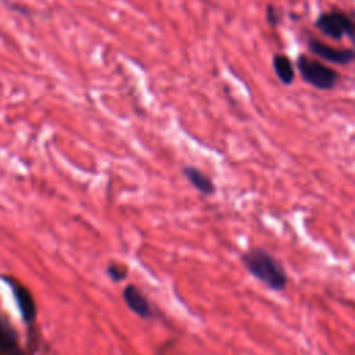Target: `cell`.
<instances>
[{"label":"cell","mask_w":355,"mask_h":355,"mask_svg":"<svg viewBox=\"0 0 355 355\" xmlns=\"http://www.w3.org/2000/svg\"><path fill=\"white\" fill-rule=\"evenodd\" d=\"M247 272L273 291H283L288 284V276L282 262L262 247H252L241 255Z\"/></svg>","instance_id":"1"},{"label":"cell","mask_w":355,"mask_h":355,"mask_svg":"<svg viewBox=\"0 0 355 355\" xmlns=\"http://www.w3.org/2000/svg\"><path fill=\"white\" fill-rule=\"evenodd\" d=\"M298 69L304 80L318 89H330L334 86L337 79L336 71L305 55L298 58Z\"/></svg>","instance_id":"2"},{"label":"cell","mask_w":355,"mask_h":355,"mask_svg":"<svg viewBox=\"0 0 355 355\" xmlns=\"http://www.w3.org/2000/svg\"><path fill=\"white\" fill-rule=\"evenodd\" d=\"M316 26L324 35L333 39H340L344 35H354L355 32L354 22L347 15L336 11L329 14H322L316 21Z\"/></svg>","instance_id":"3"},{"label":"cell","mask_w":355,"mask_h":355,"mask_svg":"<svg viewBox=\"0 0 355 355\" xmlns=\"http://www.w3.org/2000/svg\"><path fill=\"white\" fill-rule=\"evenodd\" d=\"M309 49L312 53H315L316 55L336 62V64H348L355 58V53L352 50H340V49H333L319 40H311L309 42Z\"/></svg>","instance_id":"4"},{"label":"cell","mask_w":355,"mask_h":355,"mask_svg":"<svg viewBox=\"0 0 355 355\" xmlns=\"http://www.w3.org/2000/svg\"><path fill=\"white\" fill-rule=\"evenodd\" d=\"M11 288L18 305V309L24 318L25 322H32L36 316V306H35V301L29 293L28 288H25L22 284H19L18 282H11Z\"/></svg>","instance_id":"5"},{"label":"cell","mask_w":355,"mask_h":355,"mask_svg":"<svg viewBox=\"0 0 355 355\" xmlns=\"http://www.w3.org/2000/svg\"><path fill=\"white\" fill-rule=\"evenodd\" d=\"M123 298L126 305L139 316H148L150 315V305L147 298L141 294V291L135 286H128L123 290Z\"/></svg>","instance_id":"6"},{"label":"cell","mask_w":355,"mask_h":355,"mask_svg":"<svg viewBox=\"0 0 355 355\" xmlns=\"http://www.w3.org/2000/svg\"><path fill=\"white\" fill-rule=\"evenodd\" d=\"M186 178L189 179V182L201 193L204 194H212L215 191V186L212 183V180L204 175L200 169L194 168V166H187L183 169Z\"/></svg>","instance_id":"7"},{"label":"cell","mask_w":355,"mask_h":355,"mask_svg":"<svg viewBox=\"0 0 355 355\" xmlns=\"http://www.w3.org/2000/svg\"><path fill=\"white\" fill-rule=\"evenodd\" d=\"M275 72L283 83H291L294 78V69L290 60L284 55H275L273 58Z\"/></svg>","instance_id":"8"},{"label":"cell","mask_w":355,"mask_h":355,"mask_svg":"<svg viewBox=\"0 0 355 355\" xmlns=\"http://www.w3.org/2000/svg\"><path fill=\"white\" fill-rule=\"evenodd\" d=\"M17 340L14 331L0 320V355L15 348Z\"/></svg>","instance_id":"9"},{"label":"cell","mask_w":355,"mask_h":355,"mask_svg":"<svg viewBox=\"0 0 355 355\" xmlns=\"http://www.w3.org/2000/svg\"><path fill=\"white\" fill-rule=\"evenodd\" d=\"M108 273L114 280H121L126 276V272L123 269H121L118 265H111L108 266Z\"/></svg>","instance_id":"10"}]
</instances>
